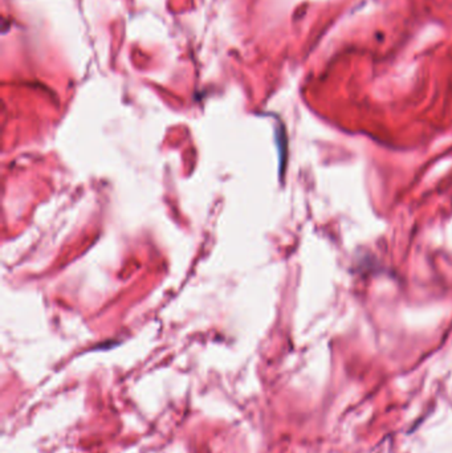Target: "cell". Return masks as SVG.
Masks as SVG:
<instances>
[]
</instances>
